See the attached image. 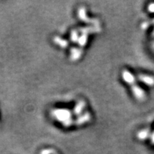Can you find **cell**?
Here are the masks:
<instances>
[{
    "label": "cell",
    "mask_w": 154,
    "mask_h": 154,
    "mask_svg": "<svg viewBox=\"0 0 154 154\" xmlns=\"http://www.w3.org/2000/svg\"><path fill=\"white\" fill-rule=\"evenodd\" d=\"M122 77L124 79V82H126L128 85L130 86L131 88L132 89L133 94H134L135 97L137 99L138 101H145L146 96V93L141 88H140L137 84L136 83V79H135V77L131 73L128 72L127 70H124L122 72Z\"/></svg>",
    "instance_id": "6da1fadb"
},
{
    "label": "cell",
    "mask_w": 154,
    "mask_h": 154,
    "mask_svg": "<svg viewBox=\"0 0 154 154\" xmlns=\"http://www.w3.org/2000/svg\"><path fill=\"white\" fill-rule=\"evenodd\" d=\"M138 79L140 82L146 84V85L149 86H154V77L152 76H149V75L146 74H140L138 76Z\"/></svg>",
    "instance_id": "7a4b0ae2"
},
{
    "label": "cell",
    "mask_w": 154,
    "mask_h": 154,
    "mask_svg": "<svg viewBox=\"0 0 154 154\" xmlns=\"http://www.w3.org/2000/svg\"><path fill=\"white\" fill-rule=\"evenodd\" d=\"M149 137H151V134H150L149 130L148 129L140 131L138 134V138L140 140H145Z\"/></svg>",
    "instance_id": "3957f363"
},
{
    "label": "cell",
    "mask_w": 154,
    "mask_h": 154,
    "mask_svg": "<svg viewBox=\"0 0 154 154\" xmlns=\"http://www.w3.org/2000/svg\"><path fill=\"white\" fill-rule=\"evenodd\" d=\"M152 25H154V19H151V20L146 21V22H143L140 26H141V28L143 29H146L149 28V26H152Z\"/></svg>",
    "instance_id": "277c9868"
},
{
    "label": "cell",
    "mask_w": 154,
    "mask_h": 154,
    "mask_svg": "<svg viewBox=\"0 0 154 154\" xmlns=\"http://www.w3.org/2000/svg\"><path fill=\"white\" fill-rule=\"evenodd\" d=\"M148 10H149L150 12L154 13V3L150 4L148 7Z\"/></svg>",
    "instance_id": "5b68a950"
},
{
    "label": "cell",
    "mask_w": 154,
    "mask_h": 154,
    "mask_svg": "<svg viewBox=\"0 0 154 154\" xmlns=\"http://www.w3.org/2000/svg\"><path fill=\"white\" fill-rule=\"evenodd\" d=\"M151 138L152 143H153V144H154V132L153 133V134H152L151 135Z\"/></svg>",
    "instance_id": "8992f818"
},
{
    "label": "cell",
    "mask_w": 154,
    "mask_h": 154,
    "mask_svg": "<svg viewBox=\"0 0 154 154\" xmlns=\"http://www.w3.org/2000/svg\"><path fill=\"white\" fill-rule=\"evenodd\" d=\"M152 34H153V36H154V29L153 31V33H152Z\"/></svg>",
    "instance_id": "52a82bcc"
}]
</instances>
